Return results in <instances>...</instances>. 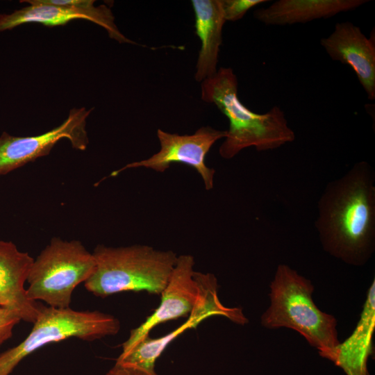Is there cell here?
Listing matches in <instances>:
<instances>
[{
    "instance_id": "cell-2",
    "label": "cell",
    "mask_w": 375,
    "mask_h": 375,
    "mask_svg": "<svg viewBox=\"0 0 375 375\" xmlns=\"http://www.w3.org/2000/svg\"><path fill=\"white\" fill-rule=\"evenodd\" d=\"M238 86L237 77L230 67H220L201 83L202 100L215 104L229 121L219 149L223 158L231 159L247 147L268 151L295 140V133L280 107L274 106L263 114L254 112L240 101Z\"/></svg>"
},
{
    "instance_id": "cell-11",
    "label": "cell",
    "mask_w": 375,
    "mask_h": 375,
    "mask_svg": "<svg viewBox=\"0 0 375 375\" xmlns=\"http://www.w3.org/2000/svg\"><path fill=\"white\" fill-rule=\"evenodd\" d=\"M328 56L351 67L369 100L375 99V35L367 38L350 22L335 25L333 32L320 40Z\"/></svg>"
},
{
    "instance_id": "cell-14",
    "label": "cell",
    "mask_w": 375,
    "mask_h": 375,
    "mask_svg": "<svg viewBox=\"0 0 375 375\" xmlns=\"http://www.w3.org/2000/svg\"><path fill=\"white\" fill-rule=\"evenodd\" d=\"M375 330V280L369 287L356 328L335 349L333 362L346 375H369L368 358L372 353Z\"/></svg>"
},
{
    "instance_id": "cell-6",
    "label": "cell",
    "mask_w": 375,
    "mask_h": 375,
    "mask_svg": "<svg viewBox=\"0 0 375 375\" xmlns=\"http://www.w3.org/2000/svg\"><path fill=\"white\" fill-rule=\"evenodd\" d=\"M120 327L115 317L97 310L78 311L40 305L28 336L0 354V375H9L24 358L50 343L70 338L94 341L117 334Z\"/></svg>"
},
{
    "instance_id": "cell-8",
    "label": "cell",
    "mask_w": 375,
    "mask_h": 375,
    "mask_svg": "<svg viewBox=\"0 0 375 375\" xmlns=\"http://www.w3.org/2000/svg\"><path fill=\"white\" fill-rule=\"evenodd\" d=\"M30 5L11 13H0V33L27 23L47 26H63L74 19L92 22L119 43L137 44L121 33L111 10L106 5L95 6L92 0H24Z\"/></svg>"
},
{
    "instance_id": "cell-3",
    "label": "cell",
    "mask_w": 375,
    "mask_h": 375,
    "mask_svg": "<svg viewBox=\"0 0 375 375\" xmlns=\"http://www.w3.org/2000/svg\"><path fill=\"white\" fill-rule=\"evenodd\" d=\"M314 290L310 279L288 265H278L269 284V305L260 316V324L267 329L297 331L322 358L333 362L340 342L338 321L317 307Z\"/></svg>"
},
{
    "instance_id": "cell-17",
    "label": "cell",
    "mask_w": 375,
    "mask_h": 375,
    "mask_svg": "<svg viewBox=\"0 0 375 375\" xmlns=\"http://www.w3.org/2000/svg\"><path fill=\"white\" fill-rule=\"evenodd\" d=\"M268 2L266 0H220L225 21L235 22L242 19L251 8Z\"/></svg>"
},
{
    "instance_id": "cell-19",
    "label": "cell",
    "mask_w": 375,
    "mask_h": 375,
    "mask_svg": "<svg viewBox=\"0 0 375 375\" xmlns=\"http://www.w3.org/2000/svg\"><path fill=\"white\" fill-rule=\"evenodd\" d=\"M106 375H153L138 367L116 362Z\"/></svg>"
},
{
    "instance_id": "cell-12",
    "label": "cell",
    "mask_w": 375,
    "mask_h": 375,
    "mask_svg": "<svg viewBox=\"0 0 375 375\" xmlns=\"http://www.w3.org/2000/svg\"><path fill=\"white\" fill-rule=\"evenodd\" d=\"M33 260L28 253L20 251L14 243L0 240V299L22 320L33 324L40 304L27 298L24 283Z\"/></svg>"
},
{
    "instance_id": "cell-10",
    "label": "cell",
    "mask_w": 375,
    "mask_h": 375,
    "mask_svg": "<svg viewBox=\"0 0 375 375\" xmlns=\"http://www.w3.org/2000/svg\"><path fill=\"white\" fill-rule=\"evenodd\" d=\"M226 131L203 126L192 135L169 133L158 129L157 136L160 149L150 158L127 164L110 176H116L121 172L135 167H145L163 172L174 162H180L193 167L201 176L205 188L213 187L215 171L206 164V157L212 146L219 140L225 138Z\"/></svg>"
},
{
    "instance_id": "cell-9",
    "label": "cell",
    "mask_w": 375,
    "mask_h": 375,
    "mask_svg": "<svg viewBox=\"0 0 375 375\" xmlns=\"http://www.w3.org/2000/svg\"><path fill=\"white\" fill-rule=\"evenodd\" d=\"M92 110L72 108L61 124L35 136H13L3 132L0 136V175L48 155L62 139L68 140L75 149L85 150L89 143L87 119Z\"/></svg>"
},
{
    "instance_id": "cell-13",
    "label": "cell",
    "mask_w": 375,
    "mask_h": 375,
    "mask_svg": "<svg viewBox=\"0 0 375 375\" xmlns=\"http://www.w3.org/2000/svg\"><path fill=\"white\" fill-rule=\"evenodd\" d=\"M367 0H278L257 9L254 17L267 26H286L327 19L356 10Z\"/></svg>"
},
{
    "instance_id": "cell-20",
    "label": "cell",
    "mask_w": 375,
    "mask_h": 375,
    "mask_svg": "<svg viewBox=\"0 0 375 375\" xmlns=\"http://www.w3.org/2000/svg\"><path fill=\"white\" fill-rule=\"evenodd\" d=\"M0 306H5L6 307V303L4 301H3L1 299H0Z\"/></svg>"
},
{
    "instance_id": "cell-15",
    "label": "cell",
    "mask_w": 375,
    "mask_h": 375,
    "mask_svg": "<svg viewBox=\"0 0 375 375\" xmlns=\"http://www.w3.org/2000/svg\"><path fill=\"white\" fill-rule=\"evenodd\" d=\"M196 33L201 42L196 66L195 79L203 81L214 76L222 43V29L226 22L220 0H192Z\"/></svg>"
},
{
    "instance_id": "cell-7",
    "label": "cell",
    "mask_w": 375,
    "mask_h": 375,
    "mask_svg": "<svg viewBox=\"0 0 375 375\" xmlns=\"http://www.w3.org/2000/svg\"><path fill=\"white\" fill-rule=\"evenodd\" d=\"M192 256H178L159 306L138 327L131 331L122 344V352L148 335L158 324L190 315L196 308L208 307L217 295V281L212 274L194 270Z\"/></svg>"
},
{
    "instance_id": "cell-1",
    "label": "cell",
    "mask_w": 375,
    "mask_h": 375,
    "mask_svg": "<svg viewBox=\"0 0 375 375\" xmlns=\"http://www.w3.org/2000/svg\"><path fill=\"white\" fill-rule=\"evenodd\" d=\"M315 227L323 249L360 267L375 250V174L365 161L331 181L318 205Z\"/></svg>"
},
{
    "instance_id": "cell-4",
    "label": "cell",
    "mask_w": 375,
    "mask_h": 375,
    "mask_svg": "<svg viewBox=\"0 0 375 375\" xmlns=\"http://www.w3.org/2000/svg\"><path fill=\"white\" fill-rule=\"evenodd\" d=\"M92 254L96 267L84 285L88 292L100 297L125 291L161 294L178 257L172 251L157 250L147 245H98Z\"/></svg>"
},
{
    "instance_id": "cell-18",
    "label": "cell",
    "mask_w": 375,
    "mask_h": 375,
    "mask_svg": "<svg viewBox=\"0 0 375 375\" xmlns=\"http://www.w3.org/2000/svg\"><path fill=\"white\" fill-rule=\"evenodd\" d=\"M21 320L15 310L0 306V345L12 336L14 326Z\"/></svg>"
},
{
    "instance_id": "cell-16",
    "label": "cell",
    "mask_w": 375,
    "mask_h": 375,
    "mask_svg": "<svg viewBox=\"0 0 375 375\" xmlns=\"http://www.w3.org/2000/svg\"><path fill=\"white\" fill-rule=\"evenodd\" d=\"M204 319L206 318L203 317L189 316L185 323L164 336L151 338L148 335L128 351L122 352L116 362L138 367L153 375H158L155 370L156 362L169 344L184 331L196 327Z\"/></svg>"
},
{
    "instance_id": "cell-5",
    "label": "cell",
    "mask_w": 375,
    "mask_h": 375,
    "mask_svg": "<svg viewBox=\"0 0 375 375\" xmlns=\"http://www.w3.org/2000/svg\"><path fill=\"white\" fill-rule=\"evenodd\" d=\"M95 258L82 243L53 238L33 260L26 281L27 298L48 306L68 308L72 292L94 272Z\"/></svg>"
}]
</instances>
